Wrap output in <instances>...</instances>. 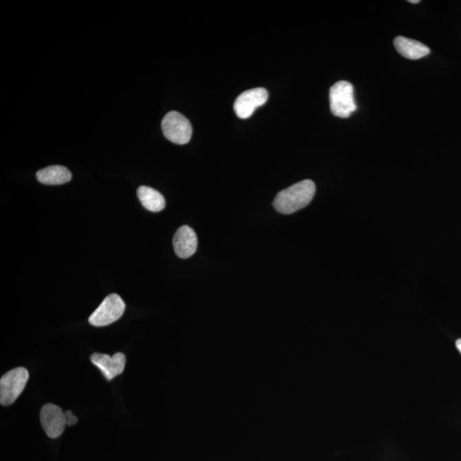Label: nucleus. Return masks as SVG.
Returning <instances> with one entry per match:
<instances>
[{"label": "nucleus", "instance_id": "nucleus-3", "mask_svg": "<svg viewBox=\"0 0 461 461\" xmlns=\"http://www.w3.org/2000/svg\"><path fill=\"white\" fill-rule=\"evenodd\" d=\"M30 374L26 368H14L0 379V403L9 406L16 402L23 392L29 380Z\"/></svg>", "mask_w": 461, "mask_h": 461}, {"label": "nucleus", "instance_id": "nucleus-9", "mask_svg": "<svg viewBox=\"0 0 461 461\" xmlns=\"http://www.w3.org/2000/svg\"><path fill=\"white\" fill-rule=\"evenodd\" d=\"M173 245L176 255L186 259L195 254L198 248V238L195 232L188 226H182L175 232Z\"/></svg>", "mask_w": 461, "mask_h": 461}, {"label": "nucleus", "instance_id": "nucleus-4", "mask_svg": "<svg viewBox=\"0 0 461 461\" xmlns=\"http://www.w3.org/2000/svg\"><path fill=\"white\" fill-rule=\"evenodd\" d=\"M126 304L117 294L109 295L89 317L93 326H106L122 317Z\"/></svg>", "mask_w": 461, "mask_h": 461}, {"label": "nucleus", "instance_id": "nucleus-1", "mask_svg": "<svg viewBox=\"0 0 461 461\" xmlns=\"http://www.w3.org/2000/svg\"><path fill=\"white\" fill-rule=\"evenodd\" d=\"M315 194V183L311 179H305L278 193L273 200V206L278 212L290 214L308 206Z\"/></svg>", "mask_w": 461, "mask_h": 461}, {"label": "nucleus", "instance_id": "nucleus-5", "mask_svg": "<svg viewBox=\"0 0 461 461\" xmlns=\"http://www.w3.org/2000/svg\"><path fill=\"white\" fill-rule=\"evenodd\" d=\"M161 129L164 136L175 144H188L192 138L191 123L177 111H171L164 116L161 122Z\"/></svg>", "mask_w": 461, "mask_h": 461}, {"label": "nucleus", "instance_id": "nucleus-2", "mask_svg": "<svg viewBox=\"0 0 461 461\" xmlns=\"http://www.w3.org/2000/svg\"><path fill=\"white\" fill-rule=\"evenodd\" d=\"M330 105L332 113L341 118L350 117L357 111L354 97V87L346 80L334 84L330 88Z\"/></svg>", "mask_w": 461, "mask_h": 461}, {"label": "nucleus", "instance_id": "nucleus-7", "mask_svg": "<svg viewBox=\"0 0 461 461\" xmlns=\"http://www.w3.org/2000/svg\"><path fill=\"white\" fill-rule=\"evenodd\" d=\"M40 420L42 427L50 438H59L67 425L65 413L61 407L52 403L42 407Z\"/></svg>", "mask_w": 461, "mask_h": 461}, {"label": "nucleus", "instance_id": "nucleus-11", "mask_svg": "<svg viewBox=\"0 0 461 461\" xmlns=\"http://www.w3.org/2000/svg\"><path fill=\"white\" fill-rule=\"evenodd\" d=\"M36 177L42 184L57 185L69 182L72 179V175L68 168L56 165L38 171Z\"/></svg>", "mask_w": 461, "mask_h": 461}, {"label": "nucleus", "instance_id": "nucleus-15", "mask_svg": "<svg viewBox=\"0 0 461 461\" xmlns=\"http://www.w3.org/2000/svg\"><path fill=\"white\" fill-rule=\"evenodd\" d=\"M408 2H409L410 3H418L420 1V0H409V1H408Z\"/></svg>", "mask_w": 461, "mask_h": 461}, {"label": "nucleus", "instance_id": "nucleus-10", "mask_svg": "<svg viewBox=\"0 0 461 461\" xmlns=\"http://www.w3.org/2000/svg\"><path fill=\"white\" fill-rule=\"evenodd\" d=\"M394 45L403 57L410 60L420 59L431 54L430 48L427 45L409 38L396 37L394 40Z\"/></svg>", "mask_w": 461, "mask_h": 461}, {"label": "nucleus", "instance_id": "nucleus-12", "mask_svg": "<svg viewBox=\"0 0 461 461\" xmlns=\"http://www.w3.org/2000/svg\"><path fill=\"white\" fill-rule=\"evenodd\" d=\"M137 194L142 205L151 212H160L166 206L164 196L157 190L143 185L139 188Z\"/></svg>", "mask_w": 461, "mask_h": 461}, {"label": "nucleus", "instance_id": "nucleus-8", "mask_svg": "<svg viewBox=\"0 0 461 461\" xmlns=\"http://www.w3.org/2000/svg\"><path fill=\"white\" fill-rule=\"evenodd\" d=\"M91 362L100 369L104 378L111 381L115 376L122 374L126 365V357L123 353H116L113 357L109 355L94 353Z\"/></svg>", "mask_w": 461, "mask_h": 461}, {"label": "nucleus", "instance_id": "nucleus-6", "mask_svg": "<svg viewBox=\"0 0 461 461\" xmlns=\"http://www.w3.org/2000/svg\"><path fill=\"white\" fill-rule=\"evenodd\" d=\"M269 98L265 88L258 87L244 91L236 98L234 111L240 119H247L254 113L256 109L262 106Z\"/></svg>", "mask_w": 461, "mask_h": 461}, {"label": "nucleus", "instance_id": "nucleus-13", "mask_svg": "<svg viewBox=\"0 0 461 461\" xmlns=\"http://www.w3.org/2000/svg\"><path fill=\"white\" fill-rule=\"evenodd\" d=\"M65 416L67 425H70V427H71V425H76L77 421H78V418H77V417L72 414L71 411H66Z\"/></svg>", "mask_w": 461, "mask_h": 461}, {"label": "nucleus", "instance_id": "nucleus-14", "mask_svg": "<svg viewBox=\"0 0 461 461\" xmlns=\"http://www.w3.org/2000/svg\"><path fill=\"white\" fill-rule=\"evenodd\" d=\"M456 347L461 353V339L456 341Z\"/></svg>", "mask_w": 461, "mask_h": 461}]
</instances>
